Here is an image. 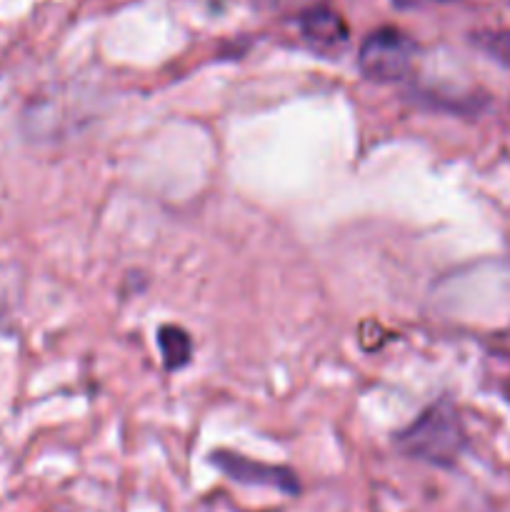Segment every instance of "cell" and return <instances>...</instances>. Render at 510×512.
I'll list each match as a JSON object with an SVG mask.
<instances>
[{
    "instance_id": "cell-1",
    "label": "cell",
    "mask_w": 510,
    "mask_h": 512,
    "mask_svg": "<svg viewBox=\"0 0 510 512\" xmlns=\"http://www.w3.org/2000/svg\"><path fill=\"white\" fill-rule=\"evenodd\" d=\"M468 445L463 420L450 400H438L425 408L413 423L395 435V448L410 460L450 468Z\"/></svg>"
},
{
    "instance_id": "cell-2",
    "label": "cell",
    "mask_w": 510,
    "mask_h": 512,
    "mask_svg": "<svg viewBox=\"0 0 510 512\" xmlns=\"http://www.w3.org/2000/svg\"><path fill=\"white\" fill-rule=\"evenodd\" d=\"M415 53H418V45L408 33L385 25V28L373 30L360 43V73L375 83H398V80L408 78L413 70Z\"/></svg>"
},
{
    "instance_id": "cell-3",
    "label": "cell",
    "mask_w": 510,
    "mask_h": 512,
    "mask_svg": "<svg viewBox=\"0 0 510 512\" xmlns=\"http://www.w3.org/2000/svg\"><path fill=\"white\" fill-rule=\"evenodd\" d=\"M210 463L228 475L235 483L245 485H260V488H275L285 495H298L300 493V480L293 470L283 468V465H268L250 460L245 455L230 453V450H215L210 453Z\"/></svg>"
},
{
    "instance_id": "cell-4",
    "label": "cell",
    "mask_w": 510,
    "mask_h": 512,
    "mask_svg": "<svg viewBox=\"0 0 510 512\" xmlns=\"http://www.w3.org/2000/svg\"><path fill=\"white\" fill-rule=\"evenodd\" d=\"M298 25L303 38L318 50H338L343 48L350 38L343 15H340L338 10L328 8V5L303 10L298 18Z\"/></svg>"
},
{
    "instance_id": "cell-5",
    "label": "cell",
    "mask_w": 510,
    "mask_h": 512,
    "mask_svg": "<svg viewBox=\"0 0 510 512\" xmlns=\"http://www.w3.org/2000/svg\"><path fill=\"white\" fill-rule=\"evenodd\" d=\"M158 348L168 370H180L193 358V340L180 325H163L158 330Z\"/></svg>"
},
{
    "instance_id": "cell-6",
    "label": "cell",
    "mask_w": 510,
    "mask_h": 512,
    "mask_svg": "<svg viewBox=\"0 0 510 512\" xmlns=\"http://www.w3.org/2000/svg\"><path fill=\"white\" fill-rule=\"evenodd\" d=\"M470 43L483 50L490 60L510 68V30H478L470 35Z\"/></svg>"
},
{
    "instance_id": "cell-7",
    "label": "cell",
    "mask_w": 510,
    "mask_h": 512,
    "mask_svg": "<svg viewBox=\"0 0 510 512\" xmlns=\"http://www.w3.org/2000/svg\"><path fill=\"white\" fill-rule=\"evenodd\" d=\"M438 3H450V0H438Z\"/></svg>"
}]
</instances>
